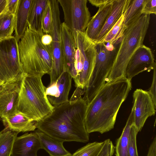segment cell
Segmentation results:
<instances>
[{"label":"cell","instance_id":"ac0fdd59","mask_svg":"<svg viewBox=\"0 0 156 156\" xmlns=\"http://www.w3.org/2000/svg\"><path fill=\"white\" fill-rule=\"evenodd\" d=\"M1 119L5 127L18 133L34 131L37 128V122L31 121L17 111Z\"/></svg>","mask_w":156,"mask_h":156},{"label":"cell","instance_id":"4316f807","mask_svg":"<svg viewBox=\"0 0 156 156\" xmlns=\"http://www.w3.org/2000/svg\"><path fill=\"white\" fill-rule=\"evenodd\" d=\"M123 20V14L101 42L114 44L121 38L126 28L124 24Z\"/></svg>","mask_w":156,"mask_h":156},{"label":"cell","instance_id":"e575fe53","mask_svg":"<svg viewBox=\"0 0 156 156\" xmlns=\"http://www.w3.org/2000/svg\"><path fill=\"white\" fill-rule=\"evenodd\" d=\"M113 0H88L92 5L99 8L113 2Z\"/></svg>","mask_w":156,"mask_h":156},{"label":"cell","instance_id":"52a82bcc","mask_svg":"<svg viewBox=\"0 0 156 156\" xmlns=\"http://www.w3.org/2000/svg\"><path fill=\"white\" fill-rule=\"evenodd\" d=\"M76 46L74 67L75 85L85 89L92 72L97 54L95 43L89 38L85 32L77 31L75 41Z\"/></svg>","mask_w":156,"mask_h":156},{"label":"cell","instance_id":"4dcf8cb0","mask_svg":"<svg viewBox=\"0 0 156 156\" xmlns=\"http://www.w3.org/2000/svg\"><path fill=\"white\" fill-rule=\"evenodd\" d=\"M97 156H112L114 153L115 147L110 139H106Z\"/></svg>","mask_w":156,"mask_h":156},{"label":"cell","instance_id":"f1b7e54d","mask_svg":"<svg viewBox=\"0 0 156 156\" xmlns=\"http://www.w3.org/2000/svg\"><path fill=\"white\" fill-rule=\"evenodd\" d=\"M52 24V16L50 0H48L42 18V28L44 33L49 34Z\"/></svg>","mask_w":156,"mask_h":156},{"label":"cell","instance_id":"f546056e","mask_svg":"<svg viewBox=\"0 0 156 156\" xmlns=\"http://www.w3.org/2000/svg\"><path fill=\"white\" fill-rule=\"evenodd\" d=\"M137 133L134 123L131 126L129 139L128 153L129 156H139L136 145Z\"/></svg>","mask_w":156,"mask_h":156},{"label":"cell","instance_id":"8d00e7d4","mask_svg":"<svg viewBox=\"0 0 156 156\" xmlns=\"http://www.w3.org/2000/svg\"><path fill=\"white\" fill-rule=\"evenodd\" d=\"M42 42L46 45L51 44L52 38L51 36L49 34H45L43 33L41 38Z\"/></svg>","mask_w":156,"mask_h":156},{"label":"cell","instance_id":"6da1fadb","mask_svg":"<svg viewBox=\"0 0 156 156\" xmlns=\"http://www.w3.org/2000/svg\"><path fill=\"white\" fill-rule=\"evenodd\" d=\"M87 103L80 96L54 107L52 112L37 122V128L63 142L89 141L85 120Z\"/></svg>","mask_w":156,"mask_h":156},{"label":"cell","instance_id":"7a4b0ae2","mask_svg":"<svg viewBox=\"0 0 156 156\" xmlns=\"http://www.w3.org/2000/svg\"><path fill=\"white\" fill-rule=\"evenodd\" d=\"M131 81L122 78L106 83L88 104L85 123L87 132L101 134L113 129L118 112L132 87Z\"/></svg>","mask_w":156,"mask_h":156},{"label":"cell","instance_id":"4fadbf2b","mask_svg":"<svg viewBox=\"0 0 156 156\" xmlns=\"http://www.w3.org/2000/svg\"><path fill=\"white\" fill-rule=\"evenodd\" d=\"M20 81L0 84V119L17 111Z\"/></svg>","mask_w":156,"mask_h":156},{"label":"cell","instance_id":"d590c367","mask_svg":"<svg viewBox=\"0 0 156 156\" xmlns=\"http://www.w3.org/2000/svg\"><path fill=\"white\" fill-rule=\"evenodd\" d=\"M147 156H156V137L153 139L148 151Z\"/></svg>","mask_w":156,"mask_h":156},{"label":"cell","instance_id":"484cf974","mask_svg":"<svg viewBox=\"0 0 156 156\" xmlns=\"http://www.w3.org/2000/svg\"><path fill=\"white\" fill-rule=\"evenodd\" d=\"M15 15L8 12L0 14V40L12 36Z\"/></svg>","mask_w":156,"mask_h":156},{"label":"cell","instance_id":"44dd1931","mask_svg":"<svg viewBox=\"0 0 156 156\" xmlns=\"http://www.w3.org/2000/svg\"><path fill=\"white\" fill-rule=\"evenodd\" d=\"M41 143V149L50 156H71L72 154L64 147L63 142L38 129L36 130Z\"/></svg>","mask_w":156,"mask_h":156},{"label":"cell","instance_id":"74e56055","mask_svg":"<svg viewBox=\"0 0 156 156\" xmlns=\"http://www.w3.org/2000/svg\"><path fill=\"white\" fill-rule=\"evenodd\" d=\"M7 12V0H0V14Z\"/></svg>","mask_w":156,"mask_h":156},{"label":"cell","instance_id":"cb8c5ba5","mask_svg":"<svg viewBox=\"0 0 156 156\" xmlns=\"http://www.w3.org/2000/svg\"><path fill=\"white\" fill-rule=\"evenodd\" d=\"M145 1L130 0L123 14V23L126 27L141 16Z\"/></svg>","mask_w":156,"mask_h":156},{"label":"cell","instance_id":"836d02e7","mask_svg":"<svg viewBox=\"0 0 156 156\" xmlns=\"http://www.w3.org/2000/svg\"><path fill=\"white\" fill-rule=\"evenodd\" d=\"M19 0H7V7L8 12L15 15L16 13Z\"/></svg>","mask_w":156,"mask_h":156},{"label":"cell","instance_id":"30bf717a","mask_svg":"<svg viewBox=\"0 0 156 156\" xmlns=\"http://www.w3.org/2000/svg\"><path fill=\"white\" fill-rule=\"evenodd\" d=\"M52 16V24L49 34L51 36L53 65L50 84L55 82L64 70V61L62 41L60 10L58 0H50Z\"/></svg>","mask_w":156,"mask_h":156},{"label":"cell","instance_id":"1f68e13d","mask_svg":"<svg viewBox=\"0 0 156 156\" xmlns=\"http://www.w3.org/2000/svg\"><path fill=\"white\" fill-rule=\"evenodd\" d=\"M142 13L150 14L156 13V0H145Z\"/></svg>","mask_w":156,"mask_h":156},{"label":"cell","instance_id":"277c9868","mask_svg":"<svg viewBox=\"0 0 156 156\" xmlns=\"http://www.w3.org/2000/svg\"><path fill=\"white\" fill-rule=\"evenodd\" d=\"M46 88L42 77L24 74L17 111L32 121L38 122L44 118L54 108L47 98Z\"/></svg>","mask_w":156,"mask_h":156},{"label":"cell","instance_id":"ba28073f","mask_svg":"<svg viewBox=\"0 0 156 156\" xmlns=\"http://www.w3.org/2000/svg\"><path fill=\"white\" fill-rule=\"evenodd\" d=\"M18 43L12 36L0 40V84L20 81L24 75Z\"/></svg>","mask_w":156,"mask_h":156},{"label":"cell","instance_id":"2e32d148","mask_svg":"<svg viewBox=\"0 0 156 156\" xmlns=\"http://www.w3.org/2000/svg\"><path fill=\"white\" fill-rule=\"evenodd\" d=\"M61 31L64 61V71H68L74 80L76 44L70 31L64 22L61 23Z\"/></svg>","mask_w":156,"mask_h":156},{"label":"cell","instance_id":"7402d4cb","mask_svg":"<svg viewBox=\"0 0 156 156\" xmlns=\"http://www.w3.org/2000/svg\"><path fill=\"white\" fill-rule=\"evenodd\" d=\"M48 0H31L28 12V27L37 32H42V18Z\"/></svg>","mask_w":156,"mask_h":156},{"label":"cell","instance_id":"603a6c76","mask_svg":"<svg viewBox=\"0 0 156 156\" xmlns=\"http://www.w3.org/2000/svg\"><path fill=\"white\" fill-rule=\"evenodd\" d=\"M134 123V109L132 107L121 134L117 140L115 147L116 156H129L128 146L129 136L131 127Z\"/></svg>","mask_w":156,"mask_h":156},{"label":"cell","instance_id":"9c48e42d","mask_svg":"<svg viewBox=\"0 0 156 156\" xmlns=\"http://www.w3.org/2000/svg\"><path fill=\"white\" fill-rule=\"evenodd\" d=\"M64 16V22L74 40L77 31L85 32L90 20L87 0H58Z\"/></svg>","mask_w":156,"mask_h":156},{"label":"cell","instance_id":"e0dca14e","mask_svg":"<svg viewBox=\"0 0 156 156\" xmlns=\"http://www.w3.org/2000/svg\"><path fill=\"white\" fill-rule=\"evenodd\" d=\"M113 2L99 7L98 12L88 24L85 33L87 37L94 42L96 41L110 12Z\"/></svg>","mask_w":156,"mask_h":156},{"label":"cell","instance_id":"5b68a950","mask_svg":"<svg viewBox=\"0 0 156 156\" xmlns=\"http://www.w3.org/2000/svg\"><path fill=\"white\" fill-rule=\"evenodd\" d=\"M150 15L143 14L126 27L106 83L126 78L128 63L136 49L143 44L150 23Z\"/></svg>","mask_w":156,"mask_h":156},{"label":"cell","instance_id":"7c38bea8","mask_svg":"<svg viewBox=\"0 0 156 156\" xmlns=\"http://www.w3.org/2000/svg\"><path fill=\"white\" fill-rule=\"evenodd\" d=\"M156 66L151 49L142 44L130 58L126 70V78L131 80L136 75L144 71L150 72Z\"/></svg>","mask_w":156,"mask_h":156},{"label":"cell","instance_id":"3957f363","mask_svg":"<svg viewBox=\"0 0 156 156\" xmlns=\"http://www.w3.org/2000/svg\"><path fill=\"white\" fill-rule=\"evenodd\" d=\"M43 32H37L27 27L18 43L19 57L24 74L42 77L49 75L53 65L51 44L46 45L41 40Z\"/></svg>","mask_w":156,"mask_h":156},{"label":"cell","instance_id":"8fae6325","mask_svg":"<svg viewBox=\"0 0 156 156\" xmlns=\"http://www.w3.org/2000/svg\"><path fill=\"white\" fill-rule=\"evenodd\" d=\"M133 98L134 123L138 133L147 118L155 115L156 106L147 91L137 89L133 92Z\"/></svg>","mask_w":156,"mask_h":156},{"label":"cell","instance_id":"d6a6232c","mask_svg":"<svg viewBox=\"0 0 156 156\" xmlns=\"http://www.w3.org/2000/svg\"><path fill=\"white\" fill-rule=\"evenodd\" d=\"M153 70L151 85L147 91L151 96L154 105L156 106V66H154Z\"/></svg>","mask_w":156,"mask_h":156},{"label":"cell","instance_id":"d4e9b609","mask_svg":"<svg viewBox=\"0 0 156 156\" xmlns=\"http://www.w3.org/2000/svg\"><path fill=\"white\" fill-rule=\"evenodd\" d=\"M19 133L6 127L0 132V156H11L13 144Z\"/></svg>","mask_w":156,"mask_h":156},{"label":"cell","instance_id":"ffe728a7","mask_svg":"<svg viewBox=\"0 0 156 156\" xmlns=\"http://www.w3.org/2000/svg\"><path fill=\"white\" fill-rule=\"evenodd\" d=\"M31 0H19L14 16L15 37L18 42L24 35L28 26L27 18Z\"/></svg>","mask_w":156,"mask_h":156},{"label":"cell","instance_id":"9a60e30c","mask_svg":"<svg viewBox=\"0 0 156 156\" xmlns=\"http://www.w3.org/2000/svg\"><path fill=\"white\" fill-rule=\"evenodd\" d=\"M41 149V143L36 131L27 133L16 137L11 156H37V152Z\"/></svg>","mask_w":156,"mask_h":156},{"label":"cell","instance_id":"5bb4252c","mask_svg":"<svg viewBox=\"0 0 156 156\" xmlns=\"http://www.w3.org/2000/svg\"><path fill=\"white\" fill-rule=\"evenodd\" d=\"M72 79L70 73L64 71L55 82L46 87V95L53 106H56L69 101Z\"/></svg>","mask_w":156,"mask_h":156},{"label":"cell","instance_id":"8992f818","mask_svg":"<svg viewBox=\"0 0 156 156\" xmlns=\"http://www.w3.org/2000/svg\"><path fill=\"white\" fill-rule=\"evenodd\" d=\"M122 38L114 44L95 43L97 51L95 61L83 98L87 104L106 83L112 69Z\"/></svg>","mask_w":156,"mask_h":156},{"label":"cell","instance_id":"83f0119b","mask_svg":"<svg viewBox=\"0 0 156 156\" xmlns=\"http://www.w3.org/2000/svg\"><path fill=\"white\" fill-rule=\"evenodd\" d=\"M104 143V141L89 143L78 150L71 156H97Z\"/></svg>","mask_w":156,"mask_h":156},{"label":"cell","instance_id":"d6986e66","mask_svg":"<svg viewBox=\"0 0 156 156\" xmlns=\"http://www.w3.org/2000/svg\"><path fill=\"white\" fill-rule=\"evenodd\" d=\"M130 0H114L112 9L105 23L94 43L101 42L123 14Z\"/></svg>","mask_w":156,"mask_h":156}]
</instances>
